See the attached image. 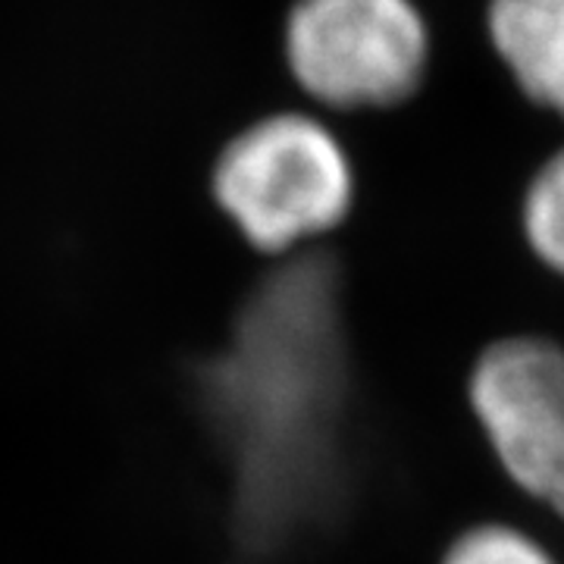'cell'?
Here are the masks:
<instances>
[{
  "instance_id": "1",
  "label": "cell",
  "mask_w": 564,
  "mask_h": 564,
  "mask_svg": "<svg viewBox=\"0 0 564 564\" xmlns=\"http://www.w3.org/2000/svg\"><path fill=\"white\" fill-rule=\"evenodd\" d=\"M210 202L248 254L292 261L336 236L358 204V170L317 117L280 110L248 122L210 166Z\"/></svg>"
},
{
  "instance_id": "2",
  "label": "cell",
  "mask_w": 564,
  "mask_h": 564,
  "mask_svg": "<svg viewBox=\"0 0 564 564\" xmlns=\"http://www.w3.org/2000/svg\"><path fill=\"white\" fill-rule=\"evenodd\" d=\"M285 61L329 110H389L423 88L433 32L417 0H295Z\"/></svg>"
},
{
  "instance_id": "3",
  "label": "cell",
  "mask_w": 564,
  "mask_h": 564,
  "mask_svg": "<svg viewBox=\"0 0 564 564\" xmlns=\"http://www.w3.org/2000/svg\"><path fill=\"white\" fill-rule=\"evenodd\" d=\"M464 392L505 480L564 521V345L499 336L477 351Z\"/></svg>"
},
{
  "instance_id": "4",
  "label": "cell",
  "mask_w": 564,
  "mask_h": 564,
  "mask_svg": "<svg viewBox=\"0 0 564 564\" xmlns=\"http://www.w3.org/2000/svg\"><path fill=\"white\" fill-rule=\"evenodd\" d=\"M484 29L521 98L564 120V0H486Z\"/></svg>"
},
{
  "instance_id": "5",
  "label": "cell",
  "mask_w": 564,
  "mask_h": 564,
  "mask_svg": "<svg viewBox=\"0 0 564 564\" xmlns=\"http://www.w3.org/2000/svg\"><path fill=\"white\" fill-rule=\"evenodd\" d=\"M518 223L527 251L564 280V144L530 173L518 204Z\"/></svg>"
},
{
  "instance_id": "6",
  "label": "cell",
  "mask_w": 564,
  "mask_h": 564,
  "mask_svg": "<svg viewBox=\"0 0 564 564\" xmlns=\"http://www.w3.org/2000/svg\"><path fill=\"white\" fill-rule=\"evenodd\" d=\"M436 564H558V558L524 527L484 521L462 530Z\"/></svg>"
}]
</instances>
